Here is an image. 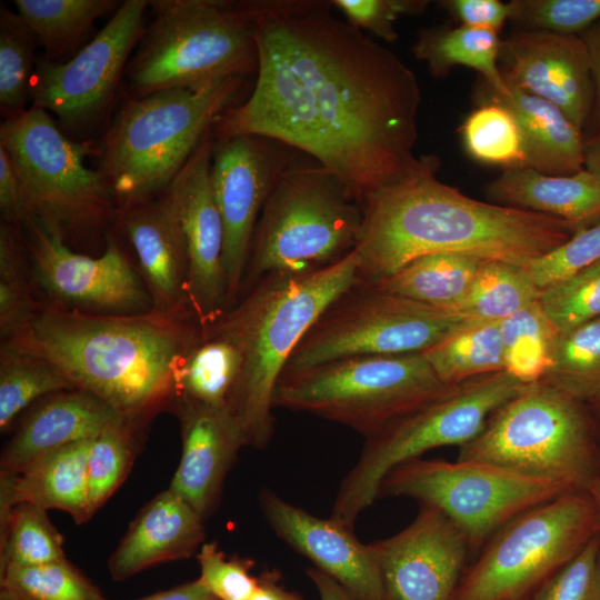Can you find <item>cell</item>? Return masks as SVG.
Wrapping results in <instances>:
<instances>
[{
    "mask_svg": "<svg viewBox=\"0 0 600 600\" xmlns=\"http://www.w3.org/2000/svg\"><path fill=\"white\" fill-rule=\"evenodd\" d=\"M257 47L248 99L213 126L306 152L359 203L417 161L421 91L392 51L336 17L331 1L240 2Z\"/></svg>",
    "mask_w": 600,
    "mask_h": 600,
    "instance_id": "6da1fadb",
    "label": "cell"
},
{
    "mask_svg": "<svg viewBox=\"0 0 600 600\" xmlns=\"http://www.w3.org/2000/svg\"><path fill=\"white\" fill-rule=\"evenodd\" d=\"M436 154L418 156L407 172L363 198L354 284L377 283L432 253L526 266L579 231L561 219L470 198L442 182Z\"/></svg>",
    "mask_w": 600,
    "mask_h": 600,
    "instance_id": "7a4b0ae2",
    "label": "cell"
},
{
    "mask_svg": "<svg viewBox=\"0 0 600 600\" xmlns=\"http://www.w3.org/2000/svg\"><path fill=\"white\" fill-rule=\"evenodd\" d=\"M199 333L193 318L153 310L108 314L39 303L27 327L2 343L43 359L74 389L147 423L172 401L176 367Z\"/></svg>",
    "mask_w": 600,
    "mask_h": 600,
    "instance_id": "3957f363",
    "label": "cell"
},
{
    "mask_svg": "<svg viewBox=\"0 0 600 600\" xmlns=\"http://www.w3.org/2000/svg\"><path fill=\"white\" fill-rule=\"evenodd\" d=\"M358 257L311 271L271 274L213 323L241 353L228 410L246 442L264 449L274 432L272 397L294 349L328 306L357 281Z\"/></svg>",
    "mask_w": 600,
    "mask_h": 600,
    "instance_id": "277c9868",
    "label": "cell"
},
{
    "mask_svg": "<svg viewBox=\"0 0 600 600\" xmlns=\"http://www.w3.org/2000/svg\"><path fill=\"white\" fill-rule=\"evenodd\" d=\"M241 82L236 77L198 91L171 89L124 103L106 136L101 163L118 210L168 188L220 116L234 106Z\"/></svg>",
    "mask_w": 600,
    "mask_h": 600,
    "instance_id": "5b68a950",
    "label": "cell"
},
{
    "mask_svg": "<svg viewBox=\"0 0 600 600\" xmlns=\"http://www.w3.org/2000/svg\"><path fill=\"white\" fill-rule=\"evenodd\" d=\"M458 460L489 463L587 492L600 477V443L586 404L544 383L524 386L459 448Z\"/></svg>",
    "mask_w": 600,
    "mask_h": 600,
    "instance_id": "8992f818",
    "label": "cell"
},
{
    "mask_svg": "<svg viewBox=\"0 0 600 600\" xmlns=\"http://www.w3.org/2000/svg\"><path fill=\"white\" fill-rule=\"evenodd\" d=\"M153 19L127 67L132 98L202 90L257 70V47L240 2L156 0Z\"/></svg>",
    "mask_w": 600,
    "mask_h": 600,
    "instance_id": "52a82bcc",
    "label": "cell"
},
{
    "mask_svg": "<svg viewBox=\"0 0 600 600\" xmlns=\"http://www.w3.org/2000/svg\"><path fill=\"white\" fill-rule=\"evenodd\" d=\"M361 204L320 167L288 163L258 219L240 294L263 278L327 267L354 250Z\"/></svg>",
    "mask_w": 600,
    "mask_h": 600,
    "instance_id": "ba28073f",
    "label": "cell"
},
{
    "mask_svg": "<svg viewBox=\"0 0 600 600\" xmlns=\"http://www.w3.org/2000/svg\"><path fill=\"white\" fill-rule=\"evenodd\" d=\"M449 387L422 353L358 356L283 371L272 404L348 426L368 438Z\"/></svg>",
    "mask_w": 600,
    "mask_h": 600,
    "instance_id": "9c48e42d",
    "label": "cell"
},
{
    "mask_svg": "<svg viewBox=\"0 0 600 600\" xmlns=\"http://www.w3.org/2000/svg\"><path fill=\"white\" fill-rule=\"evenodd\" d=\"M524 386L504 370L473 378L450 386L438 398L366 438L360 457L339 487L330 518L353 529L393 468L436 448L468 443L490 414Z\"/></svg>",
    "mask_w": 600,
    "mask_h": 600,
    "instance_id": "30bf717a",
    "label": "cell"
},
{
    "mask_svg": "<svg viewBox=\"0 0 600 600\" xmlns=\"http://www.w3.org/2000/svg\"><path fill=\"white\" fill-rule=\"evenodd\" d=\"M0 147L19 177L28 214L66 236L102 228L118 211L101 171L84 163L89 142L67 138L49 113L37 107L0 126Z\"/></svg>",
    "mask_w": 600,
    "mask_h": 600,
    "instance_id": "8fae6325",
    "label": "cell"
},
{
    "mask_svg": "<svg viewBox=\"0 0 600 600\" xmlns=\"http://www.w3.org/2000/svg\"><path fill=\"white\" fill-rule=\"evenodd\" d=\"M598 533L587 492H568L530 508L487 541L452 600H529Z\"/></svg>",
    "mask_w": 600,
    "mask_h": 600,
    "instance_id": "7c38bea8",
    "label": "cell"
},
{
    "mask_svg": "<svg viewBox=\"0 0 600 600\" xmlns=\"http://www.w3.org/2000/svg\"><path fill=\"white\" fill-rule=\"evenodd\" d=\"M463 321L453 311L353 284L307 331L284 371L349 357L422 353Z\"/></svg>",
    "mask_w": 600,
    "mask_h": 600,
    "instance_id": "4fadbf2b",
    "label": "cell"
},
{
    "mask_svg": "<svg viewBox=\"0 0 600 600\" xmlns=\"http://www.w3.org/2000/svg\"><path fill=\"white\" fill-rule=\"evenodd\" d=\"M568 492L489 463L419 458L393 468L379 497L411 498L438 509L476 551L518 514Z\"/></svg>",
    "mask_w": 600,
    "mask_h": 600,
    "instance_id": "5bb4252c",
    "label": "cell"
},
{
    "mask_svg": "<svg viewBox=\"0 0 600 600\" xmlns=\"http://www.w3.org/2000/svg\"><path fill=\"white\" fill-rule=\"evenodd\" d=\"M22 241L33 274L53 306L92 313L152 311L147 287L126 253L108 237L104 251L90 257L72 251L60 230L30 217Z\"/></svg>",
    "mask_w": 600,
    "mask_h": 600,
    "instance_id": "9a60e30c",
    "label": "cell"
},
{
    "mask_svg": "<svg viewBox=\"0 0 600 600\" xmlns=\"http://www.w3.org/2000/svg\"><path fill=\"white\" fill-rule=\"evenodd\" d=\"M146 0H127L108 23L69 61L36 62L32 106L53 112L66 126H79L99 114L114 93L129 56L144 32Z\"/></svg>",
    "mask_w": 600,
    "mask_h": 600,
    "instance_id": "2e32d148",
    "label": "cell"
},
{
    "mask_svg": "<svg viewBox=\"0 0 600 600\" xmlns=\"http://www.w3.org/2000/svg\"><path fill=\"white\" fill-rule=\"evenodd\" d=\"M212 130L163 193L184 243L189 303L201 330L228 310L222 263L224 231L211 183Z\"/></svg>",
    "mask_w": 600,
    "mask_h": 600,
    "instance_id": "e0dca14e",
    "label": "cell"
},
{
    "mask_svg": "<svg viewBox=\"0 0 600 600\" xmlns=\"http://www.w3.org/2000/svg\"><path fill=\"white\" fill-rule=\"evenodd\" d=\"M272 142L242 134L213 143L211 183L224 231L222 263L228 310L239 300L263 204L276 178L290 163L272 148Z\"/></svg>",
    "mask_w": 600,
    "mask_h": 600,
    "instance_id": "ac0fdd59",
    "label": "cell"
},
{
    "mask_svg": "<svg viewBox=\"0 0 600 600\" xmlns=\"http://www.w3.org/2000/svg\"><path fill=\"white\" fill-rule=\"evenodd\" d=\"M368 546L383 600H452L470 551L459 528L427 504L404 529Z\"/></svg>",
    "mask_w": 600,
    "mask_h": 600,
    "instance_id": "d6986e66",
    "label": "cell"
},
{
    "mask_svg": "<svg viewBox=\"0 0 600 600\" xmlns=\"http://www.w3.org/2000/svg\"><path fill=\"white\" fill-rule=\"evenodd\" d=\"M499 68L506 81L553 103L580 130L588 126L593 81L580 36L520 29L502 39Z\"/></svg>",
    "mask_w": 600,
    "mask_h": 600,
    "instance_id": "ffe728a7",
    "label": "cell"
},
{
    "mask_svg": "<svg viewBox=\"0 0 600 600\" xmlns=\"http://www.w3.org/2000/svg\"><path fill=\"white\" fill-rule=\"evenodd\" d=\"M262 514L286 543L333 578L354 600H383L377 563L368 544L332 518L321 519L274 492L259 496Z\"/></svg>",
    "mask_w": 600,
    "mask_h": 600,
    "instance_id": "44dd1931",
    "label": "cell"
},
{
    "mask_svg": "<svg viewBox=\"0 0 600 600\" xmlns=\"http://www.w3.org/2000/svg\"><path fill=\"white\" fill-rule=\"evenodd\" d=\"M180 421L182 453L170 489L206 519L220 497L243 436L228 408L172 399Z\"/></svg>",
    "mask_w": 600,
    "mask_h": 600,
    "instance_id": "7402d4cb",
    "label": "cell"
},
{
    "mask_svg": "<svg viewBox=\"0 0 600 600\" xmlns=\"http://www.w3.org/2000/svg\"><path fill=\"white\" fill-rule=\"evenodd\" d=\"M116 219L134 250L152 310L171 317L193 318L184 243L164 197L120 209Z\"/></svg>",
    "mask_w": 600,
    "mask_h": 600,
    "instance_id": "603a6c76",
    "label": "cell"
},
{
    "mask_svg": "<svg viewBox=\"0 0 600 600\" xmlns=\"http://www.w3.org/2000/svg\"><path fill=\"white\" fill-rule=\"evenodd\" d=\"M120 417L108 403L82 390L48 396L29 409L6 443L0 476L17 474L50 451L93 439Z\"/></svg>",
    "mask_w": 600,
    "mask_h": 600,
    "instance_id": "cb8c5ba5",
    "label": "cell"
},
{
    "mask_svg": "<svg viewBox=\"0 0 600 600\" xmlns=\"http://www.w3.org/2000/svg\"><path fill=\"white\" fill-rule=\"evenodd\" d=\"M203 518L170 488L149 501L111 554L109 573L122 581L167 561L187 559L204 539Z\"/></svg>",
    "mask_w": 600,
    "mask_h": 600,
    "instance_id": "d4e9b609",
    "label": "cell"
},
{
    "mask_svg": "<svg viewBox=\"0 0 600 600\" xmlns=\"http://www.w3.org/2000/svg\"><path fill=\"white\" fill-rule=\"evenodd\" d=\"M479 83L478 102L497 101L516 118L527 167L553 176H570L584 169L586 137L560 108L508 81L501 91L488 88L481 80Z\"/></svg>",
    "mask_w": 600,
    "mask_h": 600,
    "instance_id": "484cf974",
    "label": "cell"
},
{
    "mask_svg": "<svg viewBox=\"0 0 600 600\" xmlns=\"http://www.w3.org/2000/svg\"><path fill=\"white\" fill-rule=\"evenodd\" d=\"M484 194L490 202L561 219L578 230L600 221V182L586 169L570 176L506 169L486 184Z\"/></svg>",
    "mask_w": 600,
    "mask_h": 600,
    "instance_id": "4316f807",
    "label": "cell"
},
{
    "mask_svg": "<svg viewBox=\"0 0 600 600\" xmlns=\"http://www.w3.org/2000/svg\"><path fill=\"white\" fill-rule=\"evenodd\" d=\"M93 439L46 453L13 476H0V516L27 502L68 512L77 523L91 518L88 506V456Z\"/></svg>",
    "mask_w": 600,
    "mask_h": 600,
    "instance_id": "83f0119b",
    "label": "cell"
},
{
    "mask_svg": "<svg viewBox=\"0 0 600 600\" xmlns=\"http://www.w3.org/2000/svg\"><path fill=\"white\" fill-rule=\"evenodd\" d=\"M240 369L241 353L234 341L214 324L200 329L176 367L172 399L228 408Z\"/></svg>",
    "mask_w": 600,
    "mask_h": 600,
    "instance_id": "f1b7e54d",
    "label": "cell"
},
{
    "mask_svg": "<svg viewBox=\"0 0 600 600\" xmlns=\"http://www.w3.org/2000/svg\"><path fill=\"white\" fill-rule=\"evenodd\" d=\"M501 42L491 30L440 26L419 31L411 52L434 78H444L454 67L463 66L476 70L488 88L501 91L506 86L499 68Z\"/></svg>",
    "mask_w": 600,
    "mask_h": 600,
    "instance_id": "f546056e",
    "label": "cell"
},
{
    "mask_svg": "<svg viewBox=\"0 0 600 600\" xmlns=\"http://www.w3.org/2000/svg\"><path fill=\"white\" fill-rule=\"evenodd\" d=\"M484 261L461 253L427 254L410 261L390 277L366 286L452 311L467 294Z\"/></svg>",
    "mask_w": 600,
    "mask_h": 600,
    "instance_id": "4dcf8cb0",
    "label": "cell"
},
{
    "mask_svg": "<svg viewBox=\"0 0 600 600\" xmlns=\"http://www.w3.org/2000/svg\"><path fill=\"white\" fill-rule=\"evenodd\" d=\"M422 354L447 386L503 371L500 322L464 320Z\"/></svg>",
    "mask_w": 600,
    "mask_h": 600,
    "instance_id": "1f68e13d",
    "label": "cell"
},
{
    "mask_svg": "<svg viewBox=\"0 0 600 600\" xmlns=\"http://www.w3.org/2000/svg\"><path fill=\"white\" fill-rule=\"evenodd\" d=\"M540 294L541 290L524 266L486 260L467 294L452 311L469 321L500 322L538 301Z\"/></svg>",
    "mask_w": 600,
    "mask_h": 600,
    "instance_id": "d6a6232c",
    "label": "cell"
},
{
    "mask_svg": "<svg viewBox=\"0 0 600 600\" xmlns=\"http://www.w3.org/2000/svg\"><path fill=\"white\" fill-rule=\"evenodd\" d=\"M504 371L523 384L539 382L552 363L559 330L539 300L500 321Z\"/></svg>",
    "mask_w": 600,
    "mask_h": 600,
    "instance_id": "836d02e7",
    "label": "cell"
},
{
    "mask_svg": "<svg viewBox=\"0 0 600 600\" xmlns=\"http://www.w3.org/2000/svg\"><path fill=\"white\" fill-rule=\"evenodd\" d=\"M539 382L586 406L600 400V318L559 334L552 363Z\"/></svg>",
    "mask_w": 600,
    "mask_h": 600,
    "instance_id": "e575fe53",
    "label": "cell"
},
{
    "mask_svg": "<svg viewBox=\"0 0 600 600\" xmlns=\"http://www.w3.org/2000/svg\"><path fill=\"white\" fill-rule=\"evenodd\" d=\"M110 0H16L17 13L50 54L77 46L93 22L118 4ZM119 7V6H118Z\"/></svg>",
    "mask_w": 600,
    "mask_h": 600,
    "instance_id": "d590c367",
    "label": "cell"
},
{
    "mask_svg": "<svg viewBox=\"0 0 600 600\" xmlns=\"http://www.w3.org/2000/svg\"><path fill=\"white\" fill-rule=\"evenodd\" d=\"M71 389H74L73 386L51 363L1 343L0 429L2 432L28 407L48 396Z\"/></svg>",
    "mask_w": 600,
    "mask_h": 600,
    "instance_id": "8d00e7d4",
    "label": "cell"
},
{
    "mask_svg": "<svg viewBox=\"0 0 600 600\" xmlns=\"http://www.w3.org/2000/svg\"><path fill=\"white\" fill-rule=\"evenodd\" d=\"M461 124L467 153L478 162L506 169L527 167L519 124L503 104L482 100Z\"/></svg>",
    "mask_w": 600,
    "mask_h": 600,
    "instance_id": "74e56055",
    "label": "cell"
},
{
    "mask_svg": "<svg viewBox=\"0 0 600 600\" xmlns=\"http://www.w3.org/2000/svg\"><path fill=\"white\" fill-rule=\"evenodd\" d=\"M146 424L122 416L93 438L88 456V506L91 517L130 472Z\"/></svg>",
    "mask_w": 600,
    "mask_h": 600,
    "instance_id": "f35d334b",
    "label": "cell"
},
{
    "mask_svg": "<svg viewBox=\"0 0 600 600\" xmlns=\"http://www.w3.org/2000/svg\"><path fill=\"white\" fill-rule=\"evenodd\" d=\"M62 543L46 509L21 502L0 516V570L67 559Z\"/></svg>",
    "mask_w": 600,
    "mask_h": 600,
    "instance_id": "ab89813d",
    "label": "cell"
},
{
    "mask_svg": "<svg viewBox=\"0 0 600 600\" xmlns=\"http://www.w3.org/2000/svg\"><path fill=\"white\" fill-rule=\"evenodd\" d=\"M0 587L23 600H108L68 559L36 566H7Z\"/></svg>",
    "mask_w": 600,
    "mask_h": 600,
    "instance_id": "60d3db41",
    "label": "cell"
},
{
    "mask_svg": "<svg viewBox=\"0 0 600 600\" xmlns=\"http://www.w3.org/2000/svg\"><path fill=\"white\" fill-rule=\"evenodd\" d=\"M36 36L19 14L0 10V104L7 118L23 112L33 76Z\"/></svg>",
    "mask_w": 600,
    "mask_h": 600,
    "instance_id": "b9f144b4",
    "label": "cell"
},
{
    "mask_svg": "<svg viewBox=\"0 0 600 600\" xmlns=\"http://www.w3.org/2000/svg\"><path fill=\"white\" fill-rule=\"evenodd\" d=\"M18 226L0 227V336L6 342L20 333L33 317L38 302L32 298L24 272L21 233Z\"/></svg>",
    "mask_w": 600,
    "mask_h": 600,
    "instance_id": "7bdbcfd3",
    "label": "cell"
},
{
    "mask_svg": "<svg viewBox=\"0 0 600 600\" xmlns=\"http://www.w3.org/2000/svg\"><path fill=\"white\" fill-rule=\"evenodd\" d=\"M539 302L560 333L600 318V261L541 290Z\"/></svg>",
    "mask_w": 600,
    "mask_h": 600,
    "instance_id": "ee69618b",
    "label": "cell"
},
{
    "mask_svg": "<svg viewBox=\"0 0 600 600\" xmlns=\"http://www.w3.org/2000/svg\"><path fill=\"white\" fill-rule=\"evenodd\" d=\"M510 19L521 29L580 36L600 20V0H512Z\"/></svg>",
    "mask_w": 600,
    "mask_h": 600,
    "instance_id": "f6af8a7d",
    "label": "cell"
},
{
    "mask_svg": "<svg viewBox=\"0 0 600 600\" xmlns=\"http://www.w3.org/2000/svg\"><path fill=\"white\" fill-rule=\"evenodd\" d=\"M600 261V221L577 231L549 253L524 266L540 290H543Z\"/></svg>",
    "mask_w": 600,
    "mask_h": 600,
    "instance_id": "bcb514c9",
    "label": "cell"
},
{
    "mask_svg": "<svg viewBox=\"0 0 600 600\" xmlns=\"http://www.w3.org/2000/svg\"><path fill=\"white\" fill-rule=\"evenodd\" d=\"M199 581L219 600H250L258 577L250 574L252 563L238 557L227 558L217 543H203L197 553Z\"/></svg>",
    "mask_w": 600,
    "mask_h": 600,
    "instance_id": "7dc6e473",
    "label": "cell"
},
{
    "mask_svg": "<svg viewBox=\"0 0 600 600\" xmlns=\"http://www.w3.org/2000/svg\"><path fill=\"white\" fill-rule=\"evenodd\" d=\"M599 542L600 533L546 580L529 600H600Z\"/></svg>",
    "mask_w": 600,
    "mask_h": 600,
    "instance_id": "c3c4849f",
    "label": "cell"
},
{
    "mask_svg": "<svg viewBox=\"0 0 600 600\" xmlns=\"http://www.w3.org/2000/svg\"><path fill=\"white\" fill-rule=\"evenodd\" d=\"M331 3L350 24L389 43L399 38L394 24L401 17L422 14L429 6L424 0H332Z\"/></svg>",
    "mask_w": 600,
    "mask_h": 600,
    "instance_id": "681fc988",
    "label": "cell"
},
{
    "mask_svg": "<svg viewBox=\"0 0 600 600\" xmlns=\"http://www.w3.org/2000/svg\"><path fill=\"white\" fill-rule=\"evenodd\" d=\"M444 8L460 24L491 30L499 33L504 22L510 19L509 2L499 0H446Z\"/></svg>",
    "mask_w": 600,
    "mask_h": 600,
    "instance_id": "f907efd6",
    "label": "cell"
},
{
    "mask_svg": "<svg viewBox=\"0 0 600 600\" xmlns=\"http://www.w3.org/2000/svg\"><path fill=\"white\" fill-rule=\"evenodd\" d=\"M0 209L4 222L13 226H21L29 217L16 168L2 147H0Z\"/></svg>",
    "mask_w": 600,
    "mask_h": 600,
    "instance_id": "816d5d0a",
    "label": "cell"
},
{
    "mask_svg": "<svg viewBox=\"0 0 600 600\" xmlns=\"http://www.w3.org/2000/svg\"><path fill=\"white\" fill-rule=\"evenodd\" d=\"M580 37L589 52L593 81V104L588 122L589 136L600 132V20L583 31Z\"/></svg>",
    "mask_w": 600,
    "mask_h": 600,
    "instance_id": "f5cc1de1",
    "label": "cell"
},
{
    "mask_svg": "<svg viewBox=\"0 0 600 600\" xmlns=\"http://www.w3.org/2000/svg\"><path fill=\"white\" fill-rule=\"evenodd\" d=\"M109 600V599H108ZM137 600H219L209 592L199 579L159 591Z\"/></svg>",
    "mask_w": 600,
    "mask_h": 600,
    "instance_id": "db71d44e",
    "label": "cell"
},
{
    "mask_svg": "<svg viewBox=\"0 0 600 600\" xmlns=\"http://www.w3.org/2000/svg\"><path fill=\"white\" fill-rule=\"evenodd\" d=\"M250 600H304L300 594L286 590L279 584L273 572L258 577V587Z\"/></svg>",
    "mask_w": 600,
    "mask_h": 600,
    "instance_id": "11a10c76",
    "label": "cell"
},
{
    "mask_svg": "<svg viewBox=\"0 0 600 600\" xmlns=\"http://www.w3.org/2000/svg\"><path fill=\"white\" fill-rule=\"evenodd\" d=\"M307 574L314 584L320 600H354L333 578L318 568H309Z\"/></svg>",
    "mask_w": 600,
    "mask_h": 600,
    "instance_id": "9f6ffc18",
    "label": "cell"
},
{
    "mask_svg": "<svg viewBox=\"0 0 600 600\" xmlns=\"http://www.w3.org/2000/svg\"><path fill=\"white\" fill-rule=\"evenodd\" d=\"M584 169L600 182V132L586 137Z\"/></svg>",
    "mask_w": 600,
    "mask_h": 600,
    "instance_id": "6f0895ef",
    "label": "cell"
},
{
    "mask_svg": "<svg viewBox=\"0 0 600 600\" xmlns=\"http://www.w3.org/2000/svg\"><path fill=\"white\" fill-rule=\"evenodd\" d=\"M587 493L593 503L597 517V529L600 533V477L592 482L588 488Z\"/></svg>",
    "mask_w": 600,
    "mask_h": 600,
    "instance_id": "680465c9",
    "label": "cell"
},
{
    "mask_svg": "<svg viewBox=\"0 0 600 600\" xmlns=\"http://www.w3.org/2000/svg\"><path fill=\"white\" fill-rule=\"evenodd\" d=\"M593 421L598 439H600V400L587 406Z\"/></svg>",
    "mask_w": 600,
    "mask_h": 600,
    "instance_id": "91938a15",
    "label": "cell"
},
{
    "mask_svg": "<svg viewBox=\"0 0 600 600\" xmlns=\"http://www.w3.org/2000/svg\"><path fill=\"white\" fill-rule=\"evenodd\" d=\"M0 600H23L10 592L9 590L0 587Z\"/></svg>",
    "mask_w": 600,
    "mask_h": 600,
    "instance_id": "94428289",
    "label": "cell"
},
{
    "mask_svg": "<svg viewBox=\"0 0 600 600\" xmlns=\"http://www.w3.org/2000/svg\"><path fill=\"white\" fill-rule=\"evenodd\" d=\"M597 562H598V573H599V581H600V542H599V550H598V559H597Z\"/></svg>",
    "mask_w": 600,
    "mask_h": 600,
    "instance_id": "6125c7cd",
    "label": "cell"
}]
</instances>
